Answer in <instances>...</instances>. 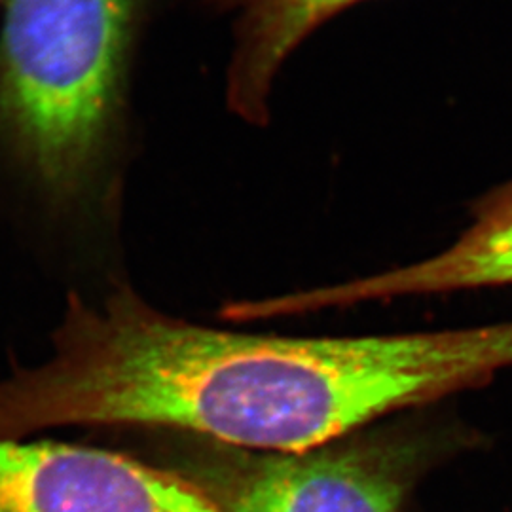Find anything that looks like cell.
Wrapping results in <instances>:
<instances>
[{"label":"cell","instance_id":"1","mask_svg":"<svg viewBox=\"0 0 512 512\" xmlns=\"http://www.w3.org/2000/svg\"><path fill=\"white\" fill-rule=\"evenodd\" d=\"M52 344L42 365L0 382V439L82 425L302 452L412 410L427 384L406 334L207 329L152 308L128 285L101 304L69 294Z\"/></svg>","mask_w":512,"mask_h":512},{"label":"cell","instance_id":"2","mask_svg":"<svg viewBox=\"0 0 512 512\" xmlns=\"http://www.w3.org/2000/svg\"><path fill=\"white\" fill-rule=\"evenodd\" d=\"M147 0H8L0 141L50 209L105 198Z\"/></svg>","mask_w":512,"mask_h":512},{"label":"cell","instance_id":"3","mask_svg":"<svg viewBox=\"0 0 512 512\" xmlns=\"http://www.w3.org/2000/svg\"><path fill=\"white\" fill-rule=\"evenodd\" d=\"M152 433V463L183 476L220 512H406L421 476L456 446L448 429L408 421L302 452Z\"/></svg>","mask_w":512,"mask_h":512},{"label":"cell","instance_id":"4","mask_svg":"<svg viewBox=\"0 0 512 512\" xmlns=\"http://www.w3.org/2000/svg\"><path fill=\"white\" fill-rule=\"evenodd\" d=\"M0 512H220L183 476L128 454L0 439Z\"/></svg>","mask_w":512,"mask_h":512},{"label":"cell","instance_id":"5","mask_svg":"<svg viewBox=\"0 0 512 512\" xmlns=\"http://www.w3.org/2000/svg\"><path fill=\"white\" fill-rule=\"evenodd\" d=\"M512 285V179L469 205V222L439 253L380 274L274 302L275 311L319 310L406 296Z\"/></svg>","mask_w":512,"mask_h":512},{"label":"cell","instance_id":"6","mask_svg":"<svg viewBox=\"0 0 512 512\" xmlns=\"http://www.w3.org/2000/svg\"><path fill=\"white\" fill-rule=\"evenodd\" d=\"M365 0H205L234 27L226 101L239 118L268 122L275 78L287 59L327 21Z\"/></svg>","mask_w":512,"mask_h":512}]
</instances>
